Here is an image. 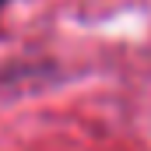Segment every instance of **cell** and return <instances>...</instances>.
<instances>
[{"label": "cell", "mask_w": 151, "mask_h": 151, "mask_svg": "<svg viewBox=\"0 0 151 151\" xmlns=\"http://www.w3.org/2000/svg\"><path fill=\"white\" fill-rule=\"evenodd\" d=\"M0 4H4V0H0Z\"/></svg>", "instance_id": "cell-1"}]
</instances>
